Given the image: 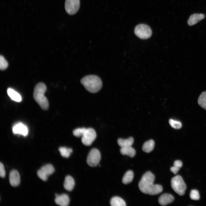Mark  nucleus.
Returning <instances> with one entry per match:
<instances>
[{
	"label": "nucleus",
	"mask_w": 206,
	"mask_h": 206,
	"mask_svg": "<svg viewBox=\"0 0 206 206\" xmlns=\"http://www.w3.org/2000/svg\"><path fill=\"white\" fill-rule=\"evenodd\" d=\"M12 130L14 134H21L24 136L27 135L28 133L27 127L21 123H18L15 125Z\"/></svg>",
	"instance_id": "obj_12"
},
{
	"label": "nucleus",
	"mask_w": 206,
	"mask_h": 206,
	"mask_svg": "<svg viewBox=\"0 0 206 206\" xmlns=\"http://www.w3.org/2000/svg\"><path fill=\"white\" fill-rule=\"evenodd\" d=\"M154 142L152 140H150L145 142L143 144L142 150L144 152L149 153L153 149L154 146Z\"/></svg>",
	"instance_id": "obj_20"
},
{
	"label": "nucleus",
	"mask_w": 206,
	"mask_h": 206,
	"mask_svg": "<svg viewBox=\"0 0 206 206\" xmlns=\"http://www.w3.org/2000/svg\"><path fill=\"white\" fill-rule=\"evenodd\" d=\"M73 133L76 137L81 136L82 143L87 146L91 145L96 137L95 131L92 128H78L73 130Z\"/></svg>",
	"instance_id": "obj_2"
},
{
	"label": "nucleus",
	"mask_w": 206,
	"mask_h": 206,
	"mask_svg": "<svg viewBox=\"0 0 206 206\" xmlns=\"http://www.w3.org/2000/svg\"><path fill=\"white\" fill-rule=\"evenodd\" d=\"M59 150L61 155L63 157L68 158L72 152V149L65 147H61L59 148Z\"/></svg>",
	"instance_id": "obj_23"
},
{
	"label": "nucleus",
	"mask_w": 206,
	"mask_h": 206,
	"mask_svg": "<svg viewBox=\"0 0 206 206\" xmlns=\"http://www.w3.org/2000/svg\"><path fill=\"white\" fill-rule=\"evenodd\" d=\"M174 200V197L172 195L165 193L160 197L158 199V202L161 205L165 206L172 203Z\"/></svg>",
	"instance_id": "obj_13"
},
{
	"label": "nucleus",
	"mask_w": 206,
	"mask_h": 206,
	"mask_svg": "<svg viewBox=\"0 0 206 206\" xmlns=\"http://www.w3.org/2000/svg\"><path fill=\"white\" fill-rule=\"evenodd\" d=\"M120 152L122 154L126 155L131 157H134L136 154L135 150L131 146L121 147Z\"/></svg>",
	"instance_id": "obj_16"
},
{
	"label": "nucleus",
	"mask_w": 206,
	"mask_h": 206,
	"mask_svg": "<svg viewBox=\"0 0 206 206\" xmlns=\"http://www.w3.org/2000/svg\"><path fill=\"white\" fill-rule=\"evenodd\" d=\"M117 142L121 147L131 146L133 143L134 139L132 137L126 139L120 138L118 139Z\"/></svg>",
	"instance_id": "obj_18"
},
{
	"label": "nucleus",
	"mask_w": 206,
	"mask_h": 206,
	"mask_svg": "<svg viewBox=\"0 0 206 206\" xmlns=\"http://www.w3.org/2000/svg\"><path fill=\"white\" fill-rule=\"evenodd\" d=\"M9 181L11 186L16 187L20 183V176L18 171L15 170L11 171L9 175Z\"/></svg>",
	"instance_id": "obj_10"
},
{
	"label": "nucleus",
	"mask_w": 206,
	"mask_h": 206,
	"mask_svg": "<svg viewBox=\"0 0 206 206\" xmlns=\"http://www.w3.org/2000/svg\"><path fill=\"white\" fill-rule=\"evenodd\" d=\"M169 123L173 128L175 129H179L182 126V124L179 121L170 119L169 121Z\"/></svg>",
	"instance_id": "obj_24"
},
{
	"label": "nucleus",
	"mask_w": 206,
	"mask_h": 206,
	"mask_svg": "<svg viewBox=\"0 0 206 206\" xmlns=\"http://www.w3.org/2000/svg\"><path fill=\"white\" fill-rule=\"evenodd\" d=\"M75 181L74 179L70 176H67L65 179L64 186L65 189L68 191H71L74 188Z\"/></svg>",
	"instance_id": "obj_15"
},
{
	"label": "nucleus",
	"mask_w": 206,
	"mask_h": 206,
	"mask_svg": "<svg viewBox=\"0 0 206 206\" xmlns=\"http://www.w3.org/2000/svg\"><path fill=\"white\" fill-rule=\"evenodd\" d=\"M8 66V63L3 56L1 55L0 57V68L3 70L5 69Z\"/></svg>",
	"instance_id": "obj_26"
},
{
	"label": "nucleus",
	"mask_w": 206,
	"mask_h": 206,
	"mask_svg": "<svg viewBox=\"0 0 206 206\" xmlns=\"http://www.w3.org/2000/svg\"><path fill=\"white\" fill-rule=\"evenodd\" d=\"M55 171L53 165L51 164H47L42 166L37 171V175L38 177L43 181H46L48 177L52 174Z\"/></svg>",
	"instance_id": "obj_8"
},
{
	"label": "nucleus",
	"mask_w": 206,
	"mask_h": 206,
	"mask_svg": "<svg viewBox=\"0 0 206 206\" xmlns=\"http://www.w3.org/2000/svg\"><path fill=\"white\" fill-rule=\"evenodd\" d=\"M134 176V173L132 171H128L125 173L122 178V183L124 184L130 183L133 179Z\"/></svg>",
	"instance_id": "obj_21"
},
{
	"label": "nucleus",
	"mask_w": 206,
	"mask_h": 206,
	"mask_svg": "<svg viewBox=\"0 0 206 206\" xmlns=\"http://www.w3.org/2000/svg\"><path fill=\"white\" fill-rule=\"evenodd\" d=\"M198 103L200 106L206 110V91L203 92L200 95Z\"/></svg>",
	"instance_id": "obj_22"
},
{
	"label": "nucleus",
	"mask_w": 206,
	"mask_h": 206,
	"mask_svg": "<svg viewBox=\"0 0 206 206\" xmlns=\"http://www.w3.org/2000/svg\"><path fill=\"white\" fill-rule=\"evenodd\" d=\"M171 185L172 189L178 195H184L186 189V185L182 177L177 175L173 177L171 180Z\"/></svg>",
	"instance_id": "obj_5"
},
{
	"label": "nucleus",
	"mask_w": 206,
	"mask_h": 206,
	"mask_svg": "<svg viewBox=\"0 0 206 206\" xmlns=\"http://www.w3.org/2000/svg\"><path fill=\"white\" fill-rule=\"evenodd\" d=\"M180 169V168L173 166L171 167L170 170L171 172L173 173L174 174H175L178 172Z\"/></svg>",
	"instance_id": "obj_29"
},
{
	"label": "nucleus",
	"mask_w": 206,
	"mask_h": 206,
	"mask_svg": "<svg viewBox=\"0 0 206 206\" xmlns=\"http://www.w3.org/2000/svg\"><path fill=\"white\" fill-rule=\"evenodd\" d=\"M7 93L9 97L13 100L17 102L21 101L22 98L21 95L12 88H8L7 90Z\"/></svg>",
	"instance_id": "obj_17"
},
{
	"label": "nucleus",
	"mask_w": 206,
	"mask_h": 206,
	"mask_svg": "<svg viewBox=\"0 0 206 206\" xmlns=\"http://www.w3.org/2000/svg\"><path fill=\"white\" fill-rule=\"evenodd\" d=\"M110 204L112 206H125L126 205L125 201L121 198L117 196L113 197L110 201Z\"/></svg>",
	"instance_id": "obj_19"
},
{
	"label": "nucleus",
	"mask_w": 206,
	"mask_h": 206,
	"mask_svg": "<svg viewBox=\"0 0 206 206\" xmlns=\"http://www.w3.org/2000/svg\"><path fill=\"white\" fill-rule=\"evenodd\" d=\"M190 197L191 199L193 200H197L200 198L199 191L196 189H193L191 191Z\"/></svg>",
	"instance_id": "obj_25"
},
{
	"label": "nucleus",
	"mask_w": 206,
	"mask_h": 206,
	"mask_svg": "<svg viewBox=\"0 0 206 206\" xmlns=\"http://www.w3.org/2000/svg\"><path fill=\"white\" fill-rule=\"evenodd\" d=\"M154 175L150 172H146L142 176L139 184L140 190L142 193L150 195H155L163 191L162 186L159 184H154Z\"/></svg>",
	"instance_id": "obj_1"
},
{
	"label": "nucleus",
	"mask_w": 206,
	"mask_h": 206,
	"mask_svg": "<svg viewBox=\"0 0 206 206\" xmlns=\"http://www.w3.org/2000/svg\"><path fill=\"white\" fill-rule=\"evenodd\" d=\"M55 195V201L57 205L61 206H67L69 204L70 199L67 194H63L58 195L56 194Z\"/></svg>",
	"instance_id": "obj_11"
},
{
	"label": "nucleus",
	"mask_w": 206,
	"mask_h": 206,
	"mask_svg": "<svg viewBox=\"0 0 206 206\" xmlns=\"http://www.w3.org/2000/svg\"><path fill=\"white\" fill-rule=\"evenodd\" d=\"M134 32L135 34L139 38L145 39L150 37L152 35V31L148 25L140 24L135 27Z\"/></svg>",
	"instance_id": "obj_6"
},
{
	"label": "nucleus",
	"mask_w": 206,
	"mask_h": 206,
	"mask_svg": "<svg viewBox=\"0 0 206 206\" xmlns=\"http://www.w3.org/2000/svg\"><path fill=\"white\" fill-rule=\"evenodd\" d=\"M5 172L4 166L2 163H0V176L1 177L3 178L5 177Z\"/></svg>",
	"instance_id": "obj_27"
},
{
	"label": "nucleus",
	"mask_w": 206,
	"mask_h": 206,
	"mask_svg": "<svg viewBox=\"0 0 206 206\" xmlns=\"http://www.w3.org/2000/svg\"><path fill=\"white\" fill-rule=\"evenodd\" d=\"M81 82L88 92L95 93L101 88L102 82L100 78L95 75H89L84 77L81 80Z\"/></svg>",
	"instance_id": "obj_3"
},
{
	"label": "nucleus",
	"mask_w": 206,
	"mask_h": 206,
	"mask_svg": "<svg viewBox=\"0 0 206 206\" xmlns=\"http://www.w3.org/2000/svg\"><path fill=\"white\" fill-rule=\"evenodd\" d=\"M101 154L99 150L96 148H93L89 152L87 159V163L90 167L97 165L101 159Z\"/></svg>",
	"instance_id": "obj_7"
},
{
	"label": "nucleus",
	"mask_w": 206,
	"mask_h": 206,
	"mask_svg": "<svg viewBox=\"0 0 206 206\" xmlns=\"http://www.w3.org/2000/svg\"><path fill=\"white\" fill-rule=\"evenodd\" d=\"M182 161L179 160L175 161L173 163L174 166L180 168L182 167Z\"/></svg>",
	"instance_id": "obj_28"
},
{
	"label": "nucleus",
	"mask_w": 206,
	"mask_h": 206,
	"mask_svg": "<svg viewBox=\"0 0 206 206\" xmlns=\"http://www.w3.org/2000/svg\"><path fill=\"white\" fill-rule=\"evenodd\" d=\"M46 89L45 84L39 83L35 86L33 94L34 99L43 110H47L49 106L48 101L44 95Z\"/></svg>",
	"instance_id": "obj_4"
},
{
	"label": "nucleus",
	"mask_w": 206,
	"mask_h": 206,
	"mask_svg": "<svg viewBox=\"0 0 206 206\" xmlns=\"http://www.w3.org/2000/svg\"><path fill=\"white\" fill-rule=\"evenodd\" d=\"M205 17L204 14L201 13H195L191 15L187 21L188 25L192 26L195 24Z\"/></svg>",
	"instance_id": "obj_14"
},
{
	"label": "nucleus",
	"mask_w": 206,
	"mask_h": 206,
	"mask_svg": "<svg viewBox=\"0 0 206 206\" xmlns=\"http://www.w3.org/2000/svg\"><path fill=\"white\" fill-rule=\"evenodd\" d=\"M80 5V0H66L65 9L66 12L70 15L74 14L78 11Z\"/></svg>",
	"instance_id": "obj_9"
}]
</instances>
